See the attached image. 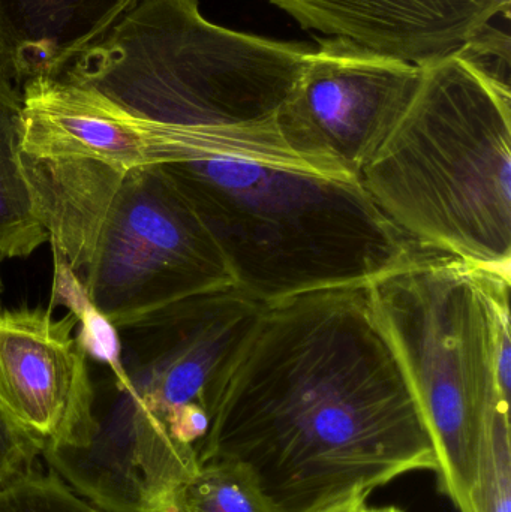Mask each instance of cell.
<instances>
[{"instance_id":"1","label":"cell","mask_w":511,"mask_h":512,"mask_svg":"<svg viewBox=\"0 0 511 512\" xmlns=\"http://www.w3.org/2000/svg\"><path fill=\"white\" fill-rule=\"evenodd\" d=\"M245 463L281 512L368 498L437 469L434 442L369 283L267 304L200 453Z\"/></svg>"},{"instance_id":"2","label":"cell","mask_w":511,"mask_h":512,"mask_svg":"<svg viewBox=\"0 0 511 512\" xmlns=\"http://www.w3.org/2000/svg\"><path fill=\"white\" fill-rule=\"evenodd\" d=\"M125 123L123 167L161 168L209 231L233 285L266 306L371 283L419 249L360 180L312 170L284 146L273 122L242 128Z\"/></svg>"},{"instance_id":"3","label":"cell","mask_w":511,"mask_h":512,"mask_svg":"<svg viewBox=\"0 0 511 512\" xmlns=\"http://www.w3.org/2000/svg\"><path fill=\"white\" fill-rule=\"evenodd\" d=\"M264 304L230 285L117 328L123 376L95 382V433L44 462L104 512H174Z\"/></svg>"},{"instance_id":"4","label":"cell","mask_w":511,"mask_h":512,"mask_svg":"<svg viewBox=\"0 0 511 512\" xmlns=\"http://www.w3.org/2000/svg\"><path fill=\"white\" fill-rule=\"evenodd\" d=\"M420 69L360 182L417 248L510 274L511 90L459 51Z\"/></svg>"},{"instance_id":"5","label":"cell","mask_w":511,"mask_h":512,"mask_svg":"<svg viewBox=\"0 0 511 512\" xmlns=\"http://www.w3.org/2000/svg\"><path fill=\"white\" fill-rule=\"evenodd\" d=\"M53 254L113 327L233 285L209 231L156 167L23 155Z\"/></svg>"},{"instance_id":"6","label":"cell","mask_w":511,"mask_h":512,"mask_svg":"<svg viewBox=\"0 0 511 512\" xmlns=\"http://www.w3.org/2000/svg\"><path fill=\"white\" fill-rule=\"evenodd\" d=\"M312 50L210 23L198 0H140L57 77L137 125L242 128L273 122Z\"/></svg>"},{"instance_id":"7","label":"cell","mask_w":511,"mask_h":512,"mask_svg":"<svg viewBox=\"0 0 511 512\" xmlns=\"http://www.w3.org/2000/svg\"><path fill=\"white\" fill-rule=\"evenodd\" d=\"M369 288L431 433L438 489L473 512L486 426L495 409L510 408L497 366L510 274L417 249Z\"/></svg>"},{"instance_id":"8","label":"cell","mask_w":511,"mask_h":512,"mask_svg":"<svg viewBox=\"0 0 511 512\" xmlns=\"http://www.w3.org/2000/svg\"><path fill=\"white\" fill-rule=\"evenodd\" d=\"M420 77L419 65L324 36L273 126L284 146L312 170L360 180L410 105Z\"/></svg>"},{"instance_id":"9","label":"cell","mask_w":511,"mask_h":512,"mask_svg":"<svg viewBox=\"0 0 511 512\" xmlns=\"http://www.w3.org/2000/svg\"><path fill=\"white\" fill-rule=\"evenodd\" d=\"M77 316L0 309V408L45 442L83 448L95 433V382Z\"/></svg>"},{"instance_id":"10","label":"cell","mask_w":511,"mask_h":512,"mask_svg":"<svg viewBox=\"0 0 511 512\" xmlns=\"http://www.w3.org/2000/svg\"><path fill=\"white\" fill-rule=\"evenodd\" d=\"M303 29L347 38L414 65L459 50L511 0H269Z\"/></svg>"},{"instance_id":"11","label":"cell","mask_w":511,"mask_h":512,"mask_svg":"<svg viewBox=\"0 0 511 512\" xmlns=\"http://www.w3.org/2000/svg\"><path fill=\"white\" fill-rule=\"evenodd\" d=\"M140 0H0V72L54 78Z\"/></svg>"},{"instance_id":"12","label":"cell","mask_w":511,"mask_h":512,"mask_svg":"<svg viewBox=\"0 0 511 512\" xmlns=\"http://www.w3.org/2000/svg\"><path fill=\"white\" fill-rule=\"evenodd\" d=\"M23 95L0 72V259L27 258L48 242L23 162Z\"/></svg>"},{"instance_id":"13","label":"cell","mask_w":511,"mask_h":512,"mask_svg":"<svg viewBox=\"0 0 511 512\" xmlns=\"http://www.w3.org/2000/svg\"><path fill=\"white\" fill-rule=\"evenodd\" d=\"M174 512H281L251 468L239 460L201 463L177 496Z\"/></svg>"},{"instance_id":"14","label":"cell","mask_w":511,"mask_h":512,"mask_svg":"<svg viewBox=\"0 0 511 512\" xmlns=\"http://www.w3.org/2000/svg\"><path fill=\"white\" fill-rule=\"evenodd\" d=\"M473 512H511L510 408L495 409L480 447Z\"/></svg>"},{"instance_id":"15","label":"cell","mask_w":511,"mask_h":512,"mask_svg":"<svg viewBox=\"0 0 511 512\" xmlns=\"http://www.w3.org/2000/svg\"><path fill=\"white\" fill-rule=\"evenodd\" d=\"M0 512H104L75 493L53 471L41 469L0 493Z\"/></svg>"},{"instance_id":"16","label":"cell","mask_w":511,"mask_h":512,"mask_svg":"<svg viewBox=\"0 0 511 512\" xmlns=\"http://www.w3.org/2000/svg\"><path fill=\"white\" fill-rule=\"evenodd\" d=\"M45 442L0 408V493L39 471Z\"/></svg>"},{"instance_id":"17","label":"cell","mask_w":511,"mask_h":512,"mask_svg":"<svg viewBox=\"0 0 511 512\" xmlns=\"http://www.w3.org/2000/svg\"><path fill=\"white\" fill-rule=\"evenodd\" d=\"M456 51L489 80L503 89L511 90L510 36L507 33L500 32L497 27L489 24Z\"/></svg>"},{"instance_id":"18","label":"cell","mask_w":511,"mask_h":512,"mask_svg":"<svg viewBox=\"0 0 511 512\" xmlns=\"http://www.w3.org/2000/svg\"><path fill=\"white\" fill-rule=\"evenodd\" d=\"M366 504L365 498H351L345 501L336 502V504L327 505V507L320 508L312 512H359L360 508Z\"/></svg>"},{"instance_id":"19","label":"cell","mask_w":511,"mask_h":512,"mask_svg":"<svg viewBox=\"0 0 511 512\" xmlns=\"http://www.w3.org/2000/svg\"><path fill=\"white\" fill-rule=\"evenodd\" d=\"M359 512H404L402 510H399V508L396 507H380V508H372L368 507V505H363L362 508H360Z\"/></svg>"}]
</instances>
